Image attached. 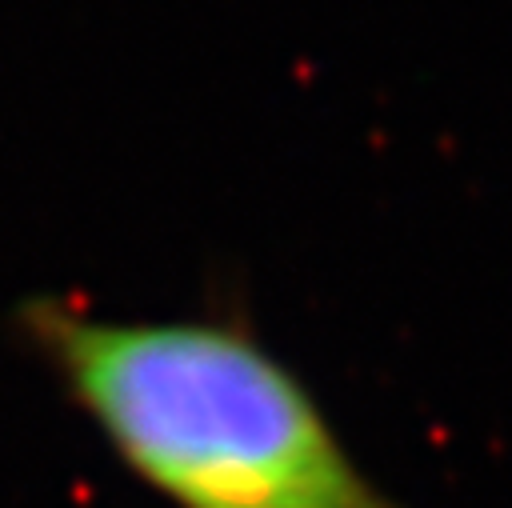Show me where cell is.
<instances>
[{
    "label": "cell",
    "mask_w": 512,
    "mask_h": 508,
    "mask_svg": "<svg viewBox=\"0 0 512 508\" xmlns=\"http://www.w3.org/2000/svg\"><path fill=\"white\" fill-rule=\"evenodd\" d=\"M12 324L120 468L168 508H408L240 320L112 316L32 296Z\"/></svg>",
    "instance_id": "1"
}]
</instances>
